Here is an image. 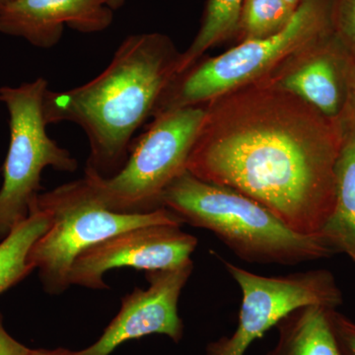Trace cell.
I'll use <instances>...</instances> for the list:
<instances>
[{"mask_svg": "<svg viewBox=\"0 0 355 355\" xmlns=\"http://www.w3.org/2000/svg\"><path fill=\"white\" fill-rule=\"evenodd\" d=\"M51 224L50 216L33 205L29 217L0 241V294L34 270L30 251Z\"/></svg>", "mask_w": 355, "mask_h": 355, "instance_id": "cell-14", "label": "cell"}, {"mask_svg": "<svg viewBox=\"0 0 355 355\" xmlns=\"http://www.w3.org/2000/svg\"><path fill=\"white\" fill-rule=\"evenodd\" d=\"M34 205L50 216L51 224L33 245L29 261L51 295L69 288L74 261L98 243L139 226L184 224L166 207L137 214L110 210L96 198L84 178L40 193Z\"/></svg>", "mask_w": 355, "mask_h": 355, "instance_id": "cell-4", "label": "cell"}, {"mask_svg": "<svg viewBox=\"0 0 355 355\" xmlns=\"http://www.w3.org/2000/svg\"><path fill=\"white\" fill-rule=\"evenodd\" d=\"M107 6L110 7L112 10H118L125 4V0H102Z\"/></svg>", "mask_w": 355, "mask_h": 355, "instance_id": "cell-22", "label": "cell"}, {"mask_svg": "<svg viewBox=\"0 0 355 355\" xmlns=\"http://www.w3.org/2000/svg\"><path fill=\"white\" fill-rule=\"evenodd\" d=\"M193 270L191 261L169 270L146 272L148 288H135L121 299L120 312L99 340L73 352V355H110L121 343L155 334L179 343L183 338L184 324L178 303Z\"/></svg>", "mask_w": 355, "mask_h": 355, "instance_id": "cell-10", "label": "cell"}, {"mask_svg": "<svg viewBox=\"0 0 355 355\" xmlns=\"http://www.w3.org/2000/svg\"><path fill=\"white\" fill-rule=\"evenodd\" d=\"M340 22L345 32L355 43V0L340 2Z\"/></svg>", "mask_w": 355, "mask_h": 355, "instance_id": "cell-20", "label": "cell"}, {"mask_svg": "<svg viewBox=\"0 0 355 355\" xmlns=\"http://www.w3.org/2000/svg\"><path fill=\"white\" fill-rule=\"evenodd\" d=\"M329 311L309 305L289 313L275 326L279 338L268 355H343Z\"/></svg>", "mask_w": 355, "mask_h": 355, "instance_id": "cell-12", "label": "cell"}, {"mask_svg": "<svg viewBox=\"0 0 355 355\" xmlns=\"http://www.w3.org/2000/svg\"><path fill=\"white\" fill-rule=\"evenodd\" d=\"M331 328L343 355H355V324L334 309L329 311Z\"/></svg>", "mask_w": 355, "mask_h": 355, "instance_id": "cell-18", "label": "cell"}, {"mask_svg": "<svg viewBox=\"0 0 355 355\" xmlns=\"http://www.w3.org/2000/svg\"><path fill=\"white\" fill-rule=\"evenodd\" d=\"M28 352L27 347L7 333L0 315V355H27Z\"/></svg>", "mask_w": 355, "mask_h": 355, "instance_id": "cell-19", "label": "cell"}, {"mask_svg": "<svg viewBox=\"0 0 355 355\" xmlns=\"http://www.w3.org/2000/svg\"><path fill=\"white\" fill-rule=\"evenodd\" d=\"M27 355H73V352L64 349V347H58V349H29Z\"/></svg>", "mask_w": 355, "mask_h": 355, "instance_id": "cell-21", "label": "cell"}, {"mask_svg": "<svg viewBox=\"0 0 355 355\" xmlns=\"http://www.w3.org/2000/svg\"><path fill=\"white\" fill-rule=\"evenodd\" d=\"M280 87L326 116H334L340 106V87L330 60H311L282 79Z\"/></svg>", "mask_w": 355, "mask_h": 355, "instance_id": "cell-15", "label": "cell"}, {"mask_svg": "<svg viewBox=\"0 0 355 355\" xmlns=\"http://www.w3.org/2000/svg\"><path fill=\"white\" fill-rule=\"evenodd\" d=\"M220 261L241 289L242 304L234 334L210 343L207 355H244L254 340L294 310L309 305L335 309L342 302L334 277L324 270L265 277L221 257Z\"/></svg>", "mask_w": 355, "mask_h": 355, "instance_id": "cell-8", "label": "cell"}, {"mask_svg": "<svg viewBox=\"0 0 355 355\" xmlns=\"http://www.w3.org/2000/svg\"><path fill=\"white\" fill-rule=\"evenodd\" d=\"M293 12L284 0H244L238 30L244 41L266 38L282 30Z\"/></svg>", "mask_w": 355, "mask_h": 355, "instance_id": "cell-17", "label": "cell"}, {"mask_svg": "<svg viewBox=\"0 0 355 355\" xmlns=\"http://www.w3.org/2000/svg\"><path fill=\"white\" fill-rule=\"evenodd\" d=\"M243 2L244 0H209L200 31L188 50L180 55L176 74L188 69L205 51L237 31Z\"/></svg>", "mask_w": 355, "mask_h": 355, "instance_id": "cell-16", "label": "cell"}, {"mask_svg": "<svg viewBox=\"0 0 355 355\" xmlns=\"http://www.w3.org/2000/svg\"><path fill=\"white\" fill-rule=\"evenodd\" d=\"M196 236L184 232L181 226L151 224L128 229L83 252L69 273L71 286L108 289L105 273L114 268L169 270L191 261L198 247Z\"/></svg>", "mask_w": 355, "mask_h": 355, "instance_id": "cell-9", "label": "cell"}, {"mask_svg": "<svg viewBox=\"0 0 355 355\" xmlns=\"http://www.w3.org/2000/svg\"><path fill=\"white\" fill-rule=\"evenodd\" d=\"M327 24L326 0H302L288 23L275 34L246 40L218 57L175 74L158 100L153 116L198 106L241 87L289 53L314 41Z\"/></svg>", "mask_w": 355, "mask_h": 355, "instance_id": "cell-6", "label": "cell"}, {"mask_svg": "<svg viewBox=\"0 0 355 355\" xmlns=\"http://www.w3.org/2000/svg\"><path fill=\"white\" fill-rule=\"evenodd\" d=\"M179 57L164 35H130L92 80L70 90L46 91L44 114L48 125L69 121L87 137L90 154L85 173L109 178L120 171L133 135L153 116L176 74Z\"/></svg>", "mask_w": 355, "mask_h": 355, "instance_id": "cell-2", "label": "cell"}, {"mask_svg": "<svg viewBox=\"0 0 355 355\" xmlns=\"http://www.w3.org/2000/svg\"><path fill=\"white\" fill-rule=\"evenodd\" d=\"M207 108L184 107L154 116L146 132L133 139L128 157L114 176L85 173L96 198L120 214H147L160 209L161 197L170 184L187 171Z\"/></svg>", "mask_w": 355, "mask_h": 355, "instance_id": "cell-5", "label": "cell"}, {"mask_svg": "<svg viewBox=\"0 0 355 355\" xmlns=\"http://www.w3.org/2000/svg\"><path fill=\"white\" fill-rule=\"evenodd\" d=\"M291 10L295 11L302 0H284Z\"/></svg>", "mask_w": 355, "mask_h": 355, "instance_id": "cell-23", "label": "cell"}, {"mask_svg": "<svg viewBox=\"0 0 355 355\" xmlns=\"http://www.w3.org/2000/svg\"><path fill=\"white\" fill-rule=\"evenodd\" d=\"M48 90L43 77L0 87V103L8 112L10 130L0 189V241L29 217L43 190L42 173L46 168L74 172L78 167L69 151L46 132L44 100Z\"/></svg>", "mask_w": 355, "mask_h": 355, "instance_id": "cell-7", "label": "cell"}, {"mask_svg": "<svg viewBox=\"0 0 355 355\" xmlns=\"http://www.w3.org/2000/svg\"><path fill=\"white\" fill-rule=\"evenodd\" d=\"M238 94L212 100L187 171L253 198L296 232L321 234L342 148L280 86Z\"/></svg>", "mask_w": 355, "mask_h": 355, "instance_id": "cell-1", "label": "cell"}, {"mask_svg": "<svg viewBox=\"0 0 355 355\" xmlns=\"http://www.w3.org/2000/svg\"><path fill=\"white\" fill-rule=\"evenodd\" d=\"M321 234L355 261V137L342 147L336 166L335 203Z\"/></svg>", "mask_w": 355, "mask_h": 355, "instance_id": "cell-13", "label": "cell"}, {"mask_svg": "<svg viewBox=\"0 0 355 355\" xmlns=\"http://www.w3.org/2000/svg\"><path fill=\"white\" fill-rule=\"evenodd\" d=\"M7 1H9V0H0V6H1V4L6 3Z\"/></svg>", "mask_w": 355, "mask_h": 355, "instance_id": "cell-24", "label": "cell"}, {"mask_svg": "<svg viewBox=\"0 0 355 355\" xmlns=\"http://www.w3.org/2000/svg\"><path fill=\"white\" fill-rule=\"evenodd\" d=\"M113 19L102 0H9L0 6V32L40 49L57 46L64 27L92 34L108 29Z\"/></svg>", "mask_w": 355, "mask_h": 355, "instance_id": "cell-11", "label": "cell"}, {"mask_svg": "<svg viewBox=\"0 0 355 355\" xmlns=\"http://www.w3.org/2000/svg\"><path fill=\"white\" fill-rule=\"evenodd\" d=\"M161 207L184 223L214 233L248 263L294 266L336 252L323 235L296 232L253 198L202 181L189 171L168 186Z\"/></svg>", "mask_w": 355, "mask_h": 355, "instance_id": "cell-3", "label": "cell"}]
</instances>
